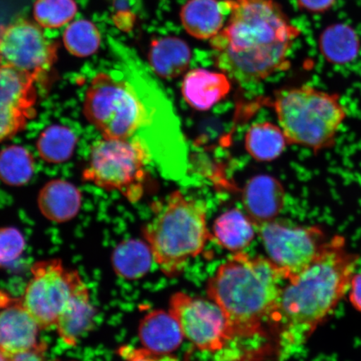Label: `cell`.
I'll return each mask as SVG.
<instances>
[{
    "label": "cell",
    "mask_w": 361,
    "mask_h": 361,
    "mask_svg": "<svg viewBox=\"0 0 361 361\" xmlns=\"http://www.w3.org/2000/svg\"><path fill=\"white\" fill-rule=\"evenodd\" d=\"M85 116L103 138L133 139L145 147L164 178L183 173L188 148L173 103L141 68L129 66L124 78L99 73L85 94Z\"/></svg>",
    "instance_id": "obj_1"
},
{
    "label": "cell",
    "mask_w": 361,
    "mask_h": 361,
    "mask_svg": "<svg viewBox=\"0 0 361 361\" xmlns=\"http://www.w3.org/2000/svg\"><path fill=\"white\" fill-rule=\"evenodd\" d=\"M229 16L209 40L215 65L231 80L254 84L290 67L300 30L275 0H227Z\"/></svg>",
    "instance_id": "obj_2"
},
{
    "label": "cell",
    "mask_w": 361,
    "mask_h": 361,
    "mask_svg": "<svg viewBox=\"0 0 361 361\" xmlns=\"http://www.w3.org/2000/svg\"><path fill=\"white\" fill-rule=\"evenodd\" d=\"M359 259L344 238L331 237L314 263L284 284L274 319L278 361L295 355L335 310L350 288Z\"/></svg>",
    "instance_id": "obj_3"
},
{
    "label": "cell",
    "mask_w": 361,
    "mask_h": 361,
    "mask_svg": "<svg viewBox=\"0 0 361 361\" xmlns=\"http://www.w3.org/2000/svg\"><path fill=\"white\" fill-rule=\"evenodd\" d=\"M284 274L269 258L238 252L216 269L207 293L227 318L232 342L274 335Z\"/></svg>",
    "instance_id": "obj_4"
},
{
    "label": "cell",
    "mask_w": 361,
    "mask_h": 361,
    "mask_svg": "<svg viewBox=\"0 0 361 361\" xmlns=\"http://www.w3.org/2000/svg\"><path fill=\"white\" fill-rule=\"evenodd\" d=\"M152 209L144 237L161 272L178 277L213 238L207 226L206 203L175 191L153 203Z\"/></svg>",
    "instance_id": "obj_5"
},
{
    "label": "cell",
    "mask_w": 361,
    "mask_h": 361,
    "mask_svg": "<svg viewBox=\"0 0 361 361\" xmlns=\"http://www.w3.org/2000/svg\"><path fill=\"white\" fill-rule=\"evenodd\" d=\"M274 107L288 144L310 149L315 154L335 147L347 118L340 94L310 85L278 90Z\"/></svg>",
    "instance_id": "obj_6"
},
{
    "label": "cell",
    "mask_w": 361,
    "mask_h": 361,
    "mask_svg": "<svg viewBox=\"0 0 361 361\" xmlns=\"http://www.w3.org/2000/svg\"><path fill=\"white\" fill-rule=\"evenodd\" d=\"M150 161L145 147L135 140L104 138L92 147L83 178L137 202L145 192L147 165Z\"/></svg>",
    "instance_id": "obj_7"
},
{
    "label": "cell",
    "mask_w": 361,
    "mask_h": 361,
    "mask_svg": "<svg viewBox=\"0 0 361 361\" xmlns=\"http://www.w3.org/2000/svg\"><path fill=\"white\" fill-rule=\"evenodd\" d=\"M259 233L269 259L287 281L309 268L329 239L317 226H297L272 221L261 225Z\"/></svg>",
    "instance_id": "obj_8"
},
{
    "label": "cell",
    "mask_w": 361,
    "mask_h": 361,
    "mask_svg": "<svg viewBox=\"0 0 361 361\" xmlns=\"http://www.w3.org/2000/svg\"><path fill=\"white\" fill-rule=\"evenodd\" d=\"M31 274L21 303L40 329L56 326L80 275L78 271L66 269L61 261L56 259L37 262Z\"/></svg>",
    "instance_id": "obj_9"
},
{
    "label": "cell",
    "mask_w": 361,
    "mask_h": 361,
    "mask_svg": "<svg viewBox=\"0 0 361 361\" xmlns=\"http://www.w3.org/2000/svg\"><path fill=\"white\" fill-rule=\"evenodd\" d=\"M169 310L177 319L184 338L197 349L216 353L232 342L228 319L213 300L178 292L171 296Z\"/></svg>",
    "instance_id": "obj_10"
},
{
    "label": "cell",
    "mask_w": 361,
    "mask_h": 361,
    "mask_svg": "<svg viewBox=\"0 0 361 361\" xmlns=\"http://www.w3.org/2000/svg\"><path fill=\"white\" fill-rule=\"evenodd\" d=\"M56 61V47L38 24L20 20L0 28V64L42 78Z\"/></svg>",
    "instance_id": "obj_11"
},
{
    "label": "cell",
    "mask_w": 361,
    "mask_h": 361,
    "mask_svg": "<svg viewBox=\"0 0 361 361\" xmlns=\"http://www.w3.org/2000/svg\"><path fill=\"white\" fill-rule=\"evenodd\" d=\"M35 83L31 76L0 64V142L20 133L35 115Z\"/></svg>",
    "instance_id": "obj_12"
},
{
    "label": "cell",
    "mask_w": 361,
    "mask_h": 361,
    "mask_svg": "<svg viewBox=\"0 0 361 361\" xmlns=\"http://www.w3.org/2000/svg\"><path fill=\"white\" fill-rule=\"evenodd\" d=\"M286 197L282 183L269 175H258L248 180L242 192L245 213L257 228L277 219Z\"/></svg>",
    "instance_id": "obj_13"
},
{
    "label": "cell",
    "mask_w": 361,
    "mask_h": 361,
    "mask_svg": "<svg viewBox=\"0 0 361 361\" xmlns=\"http://www.w3.org/2000/svg\"><path fill=\"white\" fill-rule=\"evenodd\" d=\"M39 329L21 301L7 305L0 310V351L13 355L34 349L39 344Z\"/></svg>",
    "instance_id": "obj_14"
},
{
    "label": "cell",
    "mask_w": 361,
    "mask_h": 361,
    "mask_svg": "<svg viewBox=\"0 0 361 361\" xmlns=\"http://www.w3.org/2000/svg\"><path fill=\"white\" fill-rule=\"evenodd\" d=\"M94 317L89 288L80 279L57 319L55 327L59 336L67 345L75 346L92 327Z\"/></svg>",
    "instance_id": "obj_15"
},
{
    "label": "cell",
    "mask_w": 361,
    "mask_h": 361,
    "mask_svg": "<svg viewBox=\"0 0 361 361\" xmlns=\"http://www.w3.org/2000/svg\"><path fill=\"white\" fill-rule=\"evenodd\" d=\"M225 73L204 69H193L184 76L182 93L193 109L207 111L228 96L231 81Z\"/></svg>",
    "instance_id": "obj_16"
},
{
    "label": "cell",
    "mask_w": 361,
    "mask_h": 361,
    "mask_svg": "<svg viewBox=\"0 0 361 361\" xmlns=\"http://www.w3.org/2000/svg\"><path fill=\"white\" fill-rule=\"evenodd\" d=\"M227 13V0H188L180 8V20L192 37L210 40L224 28Z\"/></svg>",
    "instance_id": "obj_17"
},
{
    "label": "cell",
    "mask_w": 361,
    "mask_h": 361,
    "mask_svg": "<svg viewBox=\"0 0 361 361\" xmlns=\"http://www.w3.org/2000/svg\"><path fill=\"white\" fill-rule=\"evenodd\" d=\"M139 338L143 348L155 355H171L182 345L184 336L175 316L153 310L142 319Z\"/></svg>",
    "instance_id": "obj_18"
},
{
    "label": "cell",
    "mask_w": 361,
    "mask_h": 361,
    "mask_svg": "<svg viewBox=\"0 0 361 361\" xmlns=\"http://www.w3.org/2000/svg\"><path fill=\"white\" fill-rule=\"evenodd\" d=\"M82 202L81 192L75 185L65 180H52L39 192L40 212L54 223H66L78 214Z\"/></svg>",
    "instance_id": "obj_19"
},
{
    "label": "cell",
    "mask_w": 361,
    "mask_h": 361,
    "mask_svg": "<svg viewBox=\"0 0 361 361\" xmlns=\"http://www.w3.org/2000/svg\"><path fill=\"white\" fill-rule=\"evenodd\" d=\"M192 51L183 39L168 36L152 40L148 52L152 70L160 78L171 80L184 73L190 65Z\"/></svg>",
    "instance_id": "obj_20"
},
{
    "label": "cell",
    "mask_w": 361,
    "mask_h": 361,
    "mask_svg": "<svg viewBox=\"0 0 361 361\" xmlns=\"http://www.w3.org/2000/svg\"><path fill=\"white\" fill-rule=\"evenodd\" d=\"M212 235L226 250L242 252L254 240L255 225L241 210L230 209L215 220Z\"/></svg>",
    "instance_id": "obj_21"
},
{
    "label": "cell",
    "mask_w": 361,
    "mask_h": 361,
    "mask_svg": "<svg viewBox=\"0 0 361 361\" xmlns=\"http://www.w3.org/2000/svg\"><path fill=\"white\" fill-rule=\"evenodd\" d=\"M152 252L147 242L130 239L121 243L113 252V267L120 277L135 281L145 276L152 265Z\"/></svg>",
    "instance_id": "obj_22"
},
{
    "label": "cell",
    "mask_w": 361,
    "mask_h": 361,
    "mask_svg": "<svg viewBox=\"0 0 361 361\" xmlns=\"http://www.w3.org/2000/svg\"><path fill=\"white\" fill-rule=\"evenodd\" d=\"M288 144L281 126L270 123L252 125L245 135L246 150L257 161L268 162L277 159Z\"/></svg>",
    "instance_id": "obj_23"
},
{
    "label": "cell",
    "mask_w": 361,
    "mask_h": 361,
    "mask_svg": "<svg viewBox=\"0 0 361 361\" xmlns=\"http://www.w3.org/2000/svg\"><path fill=\"white\" fill-rule=\"evenodd\" d=\"M320 49L326 60L335 65H345L359 55L357 35L349 27L336 25L324 31L320 39Z\"/></svg>",
    "instance_id": "obj_24"
},
{
    "label": "cell",
    "mask_w": 361,
    "mask_h": 361,
    "mask_svg": "<svg viewBox=\"0 0 361 361\" xmlns=\"http://www.w3.org/2000/svg\"><path fill=\"white\" fill-rule=\"evenodd\" d=\"M75 135L66 126H52L40 134L37 141L39 157L49 164L69 160L76 145Z\"/></svg>",
    "instance_id": "obj_25"
},
{
    "label": "cell",
    "mask_w": 361,
    "mask_h": 361,
    "mask_svg": "<svg viewBox=\"0 0 361 361\" xmlns=\"http://www.w3.org/2000/svg\"><path fill=\"white\" fill-rule=\"evenodd\" d=\"M34 171V157L25 147L12 146L0 152V180L8 186L26 184Z\"/></svg>",
    "instance_id": "obj_26"
},
{
    "label": "cell",
    "mask_w": 361,
    "mask_h": 361,
    "mask_svg": "<svg viewBox=\"0 0 361 361\" xmlns=\"http://www.w3.org/2000/svg\"><path fill=\"white\" fill-rule=\"evenodd\" d=\"M63 42L67 51L78 57L94 55L100 47V31L92 21L78 19L68 24L63 34Z\"/></svg>",
    "instance_id": "obj_27"
},
{
    "label": "cell",
    "mask_w": 361,
    "mask_h": 361,
    "mask_svg": "<svg viewBox=\"0 0 361 361\" xmlns=\"http://www.w3.org/2000/svg\"><path fill=\"white\" fill-rule=\"evenodd\" d=\"M78 7L75 0H36L34 16L40 27L58 29L74 19Z\"/></svg>",
    "instance_id": "obj_28"
},
{
    "label": "cell",
    "mask_w": 361,
    "mask_h": 361,
    "mask_svg": "<svg viewBox=\"0 0 361 361\" xmlns=\"http://www.w3.org/2000/svg\"><path fill=\"white\" fill-rule=\"evenodd\" d=\"M25 247V240L19 230L0 228V268L6 267L19 258Z\"/></svg>",
    "instance_id": "obj_29"
},
{
    "label": "cell",
    "mask_w": 361,
    "mask_h": 361,
    "mask_svg": "<svg viewBox=\"0 0 361 361\" xmlns=\"http://www.w3.org/2000/svg\"><path fill=\"white\" fill-rule=\"evenodd\" d=\"M115 25L123 31H130L134 27L135 13L134 0H112Z\"/></svg>",
    "instance_id": "obj_30"
},
{
    "label": "cell",
    "mask_w": 361,
    "mask_h": 361,
    "mask_svg": "<svg viewBox=\"0 0 361 361\" xmlns=\"http://www.w3.org/2000/svg\"><path fill=\"white\" fill-rule=\"evenodd\" d=\"M120 355L124 361H179L171 355H155L144 348L123 347Z\"/></svg>",
    "instance_id": "obj_31"
},
{
    "label": "cell",
    "mask_w": 361,
    "mask_h": 361,
    "mask_svg": "<svg viewBox=\"0 0 361 361\" xmlns=\"http://www.w3.org/2000/svg\"><path fill=\"white\" fill-rule=\"evenodd\" d=\"M47 350V345L44 343H39L32 350L23 352L20 354L10 355V361H47L44 355Z\"/></svg>",
    "instance_id": "obj_32"
},
{
    "label": "cell",
    "mask_w": 361,
    "mask_h": 361,
    "mask_svg": "<svg viewBox=\"0 0 361 361\" xmlns=\"http://www.w3.org/2000/svg\"><path fill=\"white\" fill-rule=\"evenodd\" d=\"M349 299L350 304L361 313V273L355 274L350 284Z\"/></svg>",
    "instance_id": "obj_33"
},
{
    "label": "cell",
    "mask_w": 361,
    "mask_h": 361,
    "mask_svg": "<svg viewBox=\"0 0 361 361\" xmlns=\"http://www.w3.org/2000/svg\"><path fill=\"white\" fill-rule=\"evenodd\" d=\"M301 8L311 12H322L332 6L334 0H297Z\"/></svg>",
    "instance_id": "obj_34"
},
{
    "label": "cell",
    "mask_w": 361,
    "mask_h": 361,
    "mask_svg": "<svg viewBox=\"0 0 361 361\" xmlns=\"http://www.w3.org/2000/svg\"><path fill=\"white\" fill-rule=\"evenodd\" d=\"M0 361H10V355L4 354L0 351Z\"/></svg>",
    "instance_id": "obj_35"
},
{
    "label": "cell",
    "mask_w": 361,
    "mask_h": 361,
    "mask_svg": "<svg viewBox=\"0 0 361 361\" xmlns=\"http://www.w3.org/2000/svg\"><path fill=\"white\" fill-rule=\"evenodd\" d=\"M47 361H49V360H47ZM49 361H61V360H49Z\"/></svg>",
    "instance_id": "obj_36"
}]
</instances>
